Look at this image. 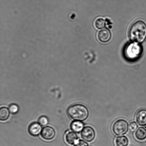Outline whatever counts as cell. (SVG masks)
<instances>
[{
	"instance_id": "obj_17",
	"label": "cell",
	"mask_w": 146,
	"mask_h": 146,
	"mask_svg": "<svg viewBox=\"0 0 146 146\" xmlns=\"http://www.w3.org/2000/svg\"><path fill=\"white\" fill-rule=\"evenodd\" d=\"M9 110L10 112L12 113L15 114L18 111L19 107L16 104H12L10 105Z\"/></svg>"
},
{
	"instance_id": "obj_4",
	"label": "cell",
	"mask_w": 146,
	"mask_h": 146,
	"mask_svg": "<svg viewBox=\"0 0 146 146\" xmlns=\"http://www.w3.org/2000/svg\"><path fill=\"white\" fill-rule=\"evenodd\" d=\"M129 128L128 123L124 119H119L113 124L112 131L117 135H122L126 133Z\"/></svg>"
},
{
	"instance_id": "obj_5",
	"label": "cell",
	"mask_w": 146,
	"mask_h": 146,
	"mask_svg": "<svg viewBox=\"0 0 146 146\" xmlns=\"http://www.w3.org/2000/svg\"><path fill=\"white\" fill-rule=\"evenodd\" d=\"M81 136L84 141L87 142H91L95 138V131L92 127H84L81 131Z\"/></svg>"
},
{
	"instance_id": "obj_18",
	"label": "cell",
	"mask_w": 146,
	"mask_h": 146,
	"mask_svg": "<svg viewBox=\"0 0 146 146\" xmlns=\"http://www.w3.org/2000/svg\"><path fill=\"white\" fill-rule=\"evenodd\" d=\"M138 128V125L137 123L133 121V122L130 123L129 126V131L131 132H134Z\"/></svg>"
},
{
	"instance_id": "obj_1",
	"label": "cell",
	"mask_w": 146,
	"mask_h": 146,
	"mask_svg": "<svg viewBox=\"0 0 146 146\" xmlns=\"http://www.w3.org/2000/svg\"><path fill=\"white\" fill-rule=\"evenodd\" d=\"M129 35L131 39L134 42H143L146 38L145 23L142 21H138L134 23L130 28Z\"/></svg>"
},
{
	"instance_id": "obj_20",
	"label": "cell",
	"mask_w": 146,
	"mask_h": 146,
	"mask_svg": "<svg viewBox=\"0 0 146 146\" xmlns=\"http://www.w3.org/2000/svg\"><path fill=\"white\" fill-rule=\"evenodd\" d=\"M145 128L146 129V126L145 127Z\"/></svg>"
},
{
	"instance_id": "obj_15",
	"label": "cell",
	"mask_w": 146,
	"mask_h": 146,
	"mask_svg": "<svg viewBox=\"0 0 146 146\" xmlns=\"http://www.w3.org/2000/svg\"><path fill=\"white\" fill-rule=\"evenodd\" d=\"M105 21L102 18L97 19L94 21V25L96 28L98 29H101L104 28L105 26Z\"/></svg>"
},
{
	"instance_id": "obj_9",
	"label": "cell",
	"mask_w": 146,
	"mask_h": 146,
	"mask_svg": "<svg viewBox=\"0 0 146 146\" xmlns=\"http://www.w3.org/2000/svg\"><path fill=\"white\" fill-rule=\"evenodd\" d=\"M42 131V127L39 123H33L29 125L28 131L30 134L33 136H37L39 135Z\"/></svg>"
},
{
	"instance_id": "obj_14",
	"label": "cell",
	"mask_w": 146,
	"mask_h": 146,
	"mask_svg": "<svg viewBox=\"0 0 146 146\" xmlns=\"http://www.w3.org/2000/svg\"><path fill=\"white\" fill-rule=\"evenodd\" d=\"M115 143L117 146H126L128 145V140L124 136L118 137L116 138Z\"/></svg>"
},
{
	"instance_id": "obj_6",
	"label": "cell",
	"mask_w": 146,
	"mask_h": 146,
	"mask_svg": "<svg viewBox=\"0 0 146 146\" xmlns=\"http://www.w3.org/2000/svg\"><path fill=\"white\" fill-rule=\"evenodd\" d=\"M41 136L44 139L50 141L54 138L55 131L52 127L46 126L42 129L41 132Z\"/></svg>"
},
{
	"instance_id": "obj_11",
	"label": "cell",
	"mask_w": 146,
	"mask_h": 146,
	"mask_svg": "<svg viewBox=\"0 0 146 146\" xmlns=\"http://www.w3.org/2000/svg\"><path fill=\"white\" fill-rule=\"evenodd\" d=\"M84 127V124L80 121H74L71 124V129L76 133H79L82 131Z\"/></svg>"
},
{
	"instance_id": "obj_16",
	"label": "cell",
	"mask_w": 146,
	"mask_h": 146,
	"mask_svg": "<svg viewBox=\"0 0 146 146\" xmlns=\"http://www.w3.org/2000/svg\"><path fill=\"white\" fill-rule=\"evenodd\" d=\"M38 122L42 126H45L48 124V120L46 117L42 116L38 119Z\"/></svg>"
},
{
	"instance_id": "obj_10",
	"label": "cell",
	"mask_w": 146,
	"mask_h": 146,
	"mask_svg": "<svg viewBox=\"0 0 146 146\" xmlns=\"http://www.w3.org/2000/svg\"><path fill=\"white\" fill-rule=\"evenodd\" d=\"M78 137L77 134L74 132L67 133L66 135V141L68 144L73 145L77 142Z\"/></svg>"
},
{
	"instance_id": "obj_3",
	"label": "cell",
	"mask_w": 146,
	"mask_h": 146,
	"mask_svg": "<svg viewBox=\"0 0 146 146\" xmlns=\"http://www.w3.org/2000/svg\"><path fill=\"white\" fill-rule=\"evenodd\" d=\"M142 47L138 42H134L128 44L124 49V53L128 59H137L142 53Z\"/></svg>"
},
{
	"instance_id": "obj_19",
	"label": "cell",
	"mask_w": 146,
	"mask_h": 146,
	"mask_svg": "<svg viewBox=\"0 0 146 146\" xmlns=\"http://www.w3.org/2000/svg\"><path fill=\"white\" fill-rule=\"evenodd\" d=\"M74 146H88V145L85 141H82V140H80L76 143Z\"/></svg>"
},
{
	"instance_id": "obj_7",
	"label": "cell",
	"mask_w": 146,
	"mask_h": 146,
	"mask_svg": "<svg viewBox=\"0 0 146 146\" xmlns=\"http://www.w3.org/2000/svg\"><path fill=\"white\" fill-rule=\"evenodd\" d=\"M111 33L109 30L107 29H104L98 33V39L102 42H108L111 39Z\"/></svg>"
},
{
	"instance_id": "obj_8",
	"label": "cell",
	"mask_w": 146,
	"mask_h": 146,
	"mask_svg": "<svg viewBox=\"0 0 146 146\" xmlns=\"http://www.w3.org/2000/svg\"><path fill=\"white\" fill-rule=\"evenodd\" d=\"M136 120L137 123L141 126L146 125V110H139L136 115Z\"/></svg>"
},
{
	"instance_id": "obj_2",
	"label": "cell",
	"mask_w": 146,
	"mask_h": 146,
	"mask_svg": "<svg viewBox=\"0 0 146 146\" xmlns=\"http://www.w3.org/2000/svg\"><path fill=\"white\" fill-rule=\"evenodd\" d=\"M67 112L71 118L77 121H84L87 119L89 115L88 109L81 104L71 106L68 108Z\"/></svg>"
},
{
	"instance_id": "obj_13",
	"label": "cell",
	"mask_w": 146,
	"mask_h": 146,
	"mask_svg": "<svg viewBox=\"0 0 146 146\" xmlns=\"http://www.w3.org/2000/svg\"><path fill=\"white\" fill-rule=\"evenodd\" d=\"M10 111L8 108L5 107H1L0 110V119L1 121H5L9 117Z\"/></svg>"
},
{
	"instance_id": "obj_12",
	"label": "cell",
	"mask_w": 146,
	"mask_h": 146,
	"mask_svg": "<svg viewBox=\"0 0 146 146\" xmlns=\"http://www.w3.org/2000/svg\"><path fill=\"white\" fill-rule=\"evenodd\" d=\"M135 136L137 139L143 141L146 139V129L143 127H140L135 133Z\"/></svg>"
}]
</instances>
